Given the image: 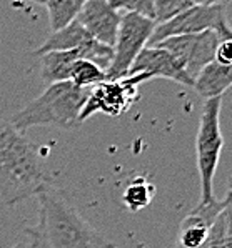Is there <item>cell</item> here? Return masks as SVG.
<instances>
[{"label":"cell","instance_id":"2e32d148","mask_svg":"<svg viewBox=\"0 0 232 248\" xmlns=\"http://www.w3.org/2000/svg\"><path fill=\"white\" fill-rule=\"evenodd\" d=\"M154 186L146 178L139 177L125 186L122 193V202L129 212H140L152 202Z\"/></svg>","mask_w":232,"mask_h":248},{"label":"cell","instance_id":"3957f363","mask_svg":"<svg viewBox=\"0 0 232 248\" xmlns=\"http://www.w3.org/2000/svg\"><path fill=\"white\" fill-rule=\"evenodd\" d=\"M90 89H82L67 82L52 83L37 98L29 102L10 118V124L24 133L32 127L74 128L81 125V112Z\"/></svg>","mask_w":232,"mask_h":248},{"label":"cell","instance_id":"5b68a950","mask_svg":"<svg viewBox=\"0 0 232 248\" xmlns=\"http://www.w3.org/2000/svg\"><path fill=\"white\" fill-rule=\"evenodd\" d=\"M155 20L132 12H124L120 17L119 30L114 42L112 63L107 68V80L127 77V72L140 52L149 44L155 29Z\"/></svg>","mask_w":232,"mask_h":248},{"label":"cell","instance_id":"e0dca14e","mask_svg":"<svg viewBox=\"0 0 232 248\" xmlns=\"http://www.w3.org/2000/svg\"><path fill=\"white\" fill-rule=\"evenodd\" d=\"M107 80V75H105V70H102L100 67L96 65L94 62H89V60L79 59L74 62L70 70V82L77 87H82V89H92L97 83H102Z\"/></svg>","mask_w":232,"mask_h":248},{"label":"cell","instance_id":"cb8c5ba5","mask_svg":"<svg viewBox=\"0 0 232 248\" xmlns=\"http://www.w3.org/2000/svg\"><path fill=\"white\" fill-rule=\"evenodd\" d=\"M30 232H32V236H33V248H45L44 243L40 242L39 235H37V232L33 230V228H30Z\"/></svg>","mask_w":232,"mask_h":248},{"label":"cell","instance_id":"d6986e66","mask_svg":"<svg viewBox=\"0 0 232 248\" xmlns=\"http://www.w3.org/2000/svg\"><path fill=\"white\" fill-rule=\"evenodd\" d=\"M112 9L132 12L154 20V0H105Z\"/></svg>","mask_w":232,"mask_h":248},{"label":"cell","instance_id":"ba28073f","mask_svg":"<svg viewBox=\"0 0 232 248\" xmlns=\"http://www.w3.org/2000/svg\"><path fill=\"white\" fill-rule=\"evenodd\" d=\"M219 40L220 35L217 32L205 30L200 33H194V35L169 37L166 40L157 42L155 45L169 52L194 82L200 70L214 60Z\"/></svg>","mask_w":232,"mask_h":248},{"label":"cell","instance_id":"8992f818","mask_svg":"<svg viewBox=\"0 0 232 248\" xmlns=\"http://www.w3.org/2000/svg\"><path fill=\"white\" fill-rule=\"evenodd\" d=\"M205 30H214L220 37H226L232 32V27L227 20L226 7L222 5H192L181 12L170 20L157 24L154 29L149 44L155 45L157 42L169 37L194 35Z\"/></svg>","mask_w":232,"mask_h":248},{"label":"cell","instance_id":"4316f807","mask_svg":"<svg viewBox=\"0 0 232 248\" xmlns=\"http://www.w3.org/2000/svg\"><path fill=\"white\" fill-rule=\"evenodd\" d=\"M10 248H14V247H10Z\"/></svg>","mask_w":232,"mask_h":248},{"label":"cell","instance_id":"30bf717a","mask_svg":"<svg viewBox=\"0 0 232 248\" xmlns=\"http://www.w3.org/2000/svg\"><path fill=\"white\" fill-rule=\"evenodd\" d=\"M120 17L122 14L112 9L105 0H87L75 20L97 42L114 47Z\"/></svg>","mask_w":232,"mask_h":248},{"label":"cell","instance_id":"9a60e30c","mask_svg":"<svg viewBox=\"0 0 232 248\" xmlns=\"http://www.w3.org/2000/svg\"><path fill=\"white\" fill-rule=\"evenodd\" d=\"M85 2L87 0H47L45 7L49 10L52 32L64 29L70 22H74Z\"/></svg>","mask_w":232,"mask_h":248},{"label":"cell","instance_id":"603a6c76","mask_svg":"<svg viewBox=\"0 0 232 248\" xmlns=\"http://www.w3.org/2000/svg\"><path fill=\"white\" fill-rule=\"evenodd\" d=\"M232 0H191L192 5H222L226 7Z\"/></svg>","mask_w":232,"mask_h":248},{"label":"cell","instance_id":"7a4b0ae2","mask_svg":"<svg viewBox=\"0 0 232 248\" xmlns=\"http://www.w3.org/2000/svg\"><path fill=\"white\" fill-rule=\"evenodd\" d=\"M50 183L40 163L37 148L24 133L0 117V197L7 205H15L35 197L42 186Z\"/></svg>","mask_w":232,"mask_h":248},{"label":"cell","instance_id":"484cf974","mask_svg":"<svg viewBox=\"0 0 232 248\" xmlns=\"http://www.w3.org/2000/svg\"><path fill=\"white\" fill-rule=\"evenodd\" d=\"M229 192L232 193V177L229 178Z\"/></svg>","mask_w":232,"mask_h":248},{"label":"cell","instance_id":"277c9868","mask_svg":"<svg viewBox=\"0 0 232 248\" xmlns=\"http://www.w3.org/2000/svg\"><path fill=\"white\" fill-rule=\"evenodd\" d=\"M220 108L222 97L207 98L204 102L196 135V163L200 178V203H211L217 200L214 195V177L224 147Z\"/></svg>","mask_w":232,"mask_h":248},{"label":"cell","instance_id":"9c48e42d","mask_svg":"<svg viewBox=\"0 0 232 248\" xmlns=\"http://www.w3.org/2000/svg\"><path fill=\"white\" fill-rule=\"evenodd\" d=\"M132 75H144L146 80L162 77L172 80V82L182 83V85H194V82L185 74L181 63L169 52L157 47V45L146 47L137 55V59L127 72V77H132Z\"/></svg>","mask_w":232,"mask_h":248},{"label":"cell","instance_id":"8fae6325","mask_svg":"<svg viewBox=\"0 0 232 248\" xmlns=\"http://www.w3.org/2000/svg\"><path fill=\"white\" fill-rule=\"evenodd\" d=\"M222 212V202L214 200L211 203H199L181 222L177 242L174 248H202L207 242L211 227Z\"/></svg>","mask_w":232,"mask_h":248},{"label":"cell","instance_id":"7c38bea8","mask_svg":"<svg viewBox=\"0 0 232 248\" xmlns=\"http://www.w3.org/2000/svg\"><path fill=\"white\" fill-rule=\"evenodd\" d=\"M192 87L205 100L222 97L226 90L232 87V65H222L212 60L200 70Z\"/></svg>","mask_w":232,"mask_h":248},{"label":"cell","instance_id":"ffe728a7","mask_svg":"<svg viewBox=\"0 0 232 248\" xmlns=\"http://www.w3.org/2000/svg\"><path fill=\"white\" fill-rule=\"evenodd\" d=\"M214 60L222 65H232V32L226 37H220Z\"/></svg>","mask_w":232,"mask_h":248},{"label":"cell","instance_id":"44dd1931","mask_svg":"<svg viewBox=\"0 0 232 248\" xmlns=\"http://www.w3.org/2000/svg\"><path fill=\"white\" fill-rule=\"evenodd\" d=\"M222 212L226 218V245L232 248V193H227V198L222 202Z\"/></svg>","mask_w":232,"mask_h":248},{"label":"cell","instance_id":"5bb4252c","mask_svg":"<svg viewBox=\"0 0 232 248\" xmlns=\"http://www.w3.org/2000/svg\"><path fill=\"white\" fill-rule=\"evenodd\" d=\"M82 59V53L79 48L66 52H47L40 55V74L42 78L52 85V83L67 82L70 80V70L75 60Z\"/></svg>","mask_w":232,"mask_h":248},{"label":"cell","instance_id":"52a82bcc","mask_svg":"<svg viewBox=\"0 0 232 248\" xmlns=\"http://www.w3.org/2000/svg\"><path fill=\"white\" fill-rule=\"evenodd\" d=\"M142 82H146L144 75H132L119 80H105L94 85L79 117L81 124L96 113L109 117L124 115L139 98V85Z\"/></svg>","mask_w":232,"mask_h":248},{"label":"cell","instance_id":"4fadbf2b","mask_svg":"<svg viewBox=\"0 0 232 248\" xmlns=\"http://www.w3.org/2000/svg\"><path fill=\"white\" fill-rule=\"evenodd\" d=\"M94 37H90L85 32V29L79 24L77 20L70 22L64 29L55 30L49 35V39L35 50L37 55H44L47 52H66V50H75L90 42Z\"/></svg>","mask_w":232,"mask_h":248},{"label":"cell","instance_id":"6da1fadb","mask_svg":"<svg viewBox=\"0 0 232 248\" xmlns=\"http://www.w3.org/2000/svg\"><path fill=\"white\" fill-rule=\"evenodd\" d=\"M35 197L39 225L33 230L45 248H117L83 218L66 190L47 183Z\"/></svg>","mask_w":232,"mask_h":248},{"label":"cell","instance_id":"7402d4cb","mask_svg":"<svg viewBox=\"0 0 232 248\" xmlns=\"http://www.w3.org/2000/svg\"><path fill=\"white\" fill-rule=\"evenodd\" d=\"M14 248H33V236H32L30 228H27V230L24 232V238L18 243H15Z\"/></svg>","mask_w":232,"mask_h":248},{"label":"cell","instance_id":"ac0fdd59","mask_svg":"<svg viewBox=\"0 0 232 248\" xmlns=\"http://www.w3.org/2000/svg\"><path fill=\"white\" fill-rule=\"evenodd\" d=\"M192 7L191 0H154V20L155 24L170 20L185 9Z\"/></svg>","mask_w":232,"mask_h":248},{"label":"cell","instance_id":"d4e9b609","mask_svg":"<svg viewBox=\"0 0 232 248\" xmlns=\"http://www.w3.org/2000/svg\"><path fill=\"white\" fill-rule=\"evenodd\" d=\"M24 2H29V3H39V5H45L47 0H24Z\"/></svg>","mask_w":232,"mask_h":248}]
</instances>
